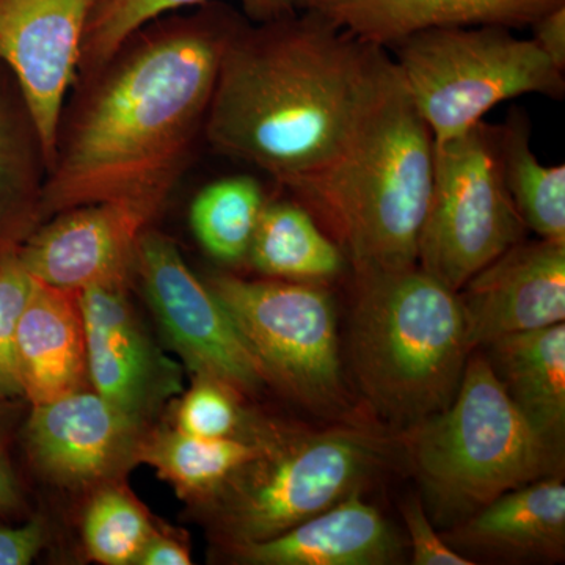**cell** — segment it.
Here are the masks:
<instances>
[{"label": "cell", "instance_id": "6da1fadb", "mask_svg": "<svg viewBox=\"0 0 565 565\" xmlns=\"http://www.w3.org/2000/svg\"><path fill=\"white\" fill-rule=\"evenodd\" d=\"M392 62L305 11L237 28L204 120L207 140L294 192L341 158Z\"/></svg>", "mask_w": 565, "mask_h": 565}, {"label": "cell", "instance_id": "7a4b0ae2", "mask_svg": "<svg viewBox=\"0 0 565 565\" xmlns=\"http://www.w3.org/2000/svg\"><path fill=\"white\" fill-rule=\"evenodd\" d=\"M237 25L192 22L159 33L110 70L82 110L35 204L43 218L92 203L158 215L204 126L223 51Z\"/></svg>", "mask_w": 565, "mask_h": 565}, {"label": "cell", "instance_id": "3957f363", "mask_svg": "<svg viewBox=\"0 0 565 565\" xmlns=\"http://www.w3.org/2000/svg\"><path fill=\"white\" fill-rule=\"evenodd\" d=\"M434 182V139L392 62L341 158L294 193L329 225L353 273L418 262Z\"/></svg>", "mask_w": 565, "mask_h": 565}, {"label": "cell", "instance_id": "277c9868", "mask_svg": "<svg viewBox=\"0 0 565 565\" xmlns=\"http://www.w3.org/2000/svg\"><path fill=\"white\" fill-rule=\"evenodd\" d=\"M459 296L418 266L355 274L352 375L367 405L405 427L455 399L468 356Z\"/></svg>", "mask_w": 565, "mask_h": 565}, {"label": "cell", "instance_id": "5b68a950", "mask_svg": "<svg viewBox=\"0 0 565 565\" xmlns=\"http://www.w3.org/2000/svg\"><path fill=\"white\" fill-rule=\"evenodd\" d=\"M403 445L427 503L452 523L557 475L563 462L505 394L487 356L473 352L451 404L405 427Z\"/></svg>", "mask_w": 565, "mask_h": 565}, {"label": "cell", "instance_id": "8992f818", "mask_svg": "<svg viewBox=\"0 0 565 565\" xmlns=\"http://www.w3.org/2000/svg\"><path fill=\"white\" fill-rule=\"evenodd\" d=\"M255 456L196 504L212 533L230 546L277 537L332 508L373 476L385 444L355 426L297 430L253 418Z\"/></svg>", "mask_w": 565, "mask_h": 565}, {"label": "cell", "instance_id": "52a82bcc", "mask_svg": "<svg viewBox=\"0 0 565 565\" xmlns=\"http://www.w3.org/2000/svg\"><path fill=\"white\" fill-rule=\"evenodd\" d=\"M388 51L434 143L463 136L509 99L565 93L564 71L533 39L500 25L430 29Z\"/></svg>", "mask_w": 565, "mask_h": 565}, {"label": "cell", "instance_id": "ba28073f", "mask_svg": "<svg viewBox=\"0 0 565 565\" xmlns=\"http://www.w3.org/2000/svg\"><path fill=\"white\" fill-rule=\"evenodd\" d=\"M206 285L262 364L267 384L315 414H351L337 307L323 282L214 275Z\"/></svg>", "mask_w": 565, "mask_h": 565}, {"label": "cell", "instance_id": "9c48e42d", "mask_svg": "<svg viewBox=\"0 0 565 565\" xmlns=\"http://www.w3.org/2000/svg\"><path fill=\"white\" fill-rule=\"evenodd\" d=\"M525 223L505 188L498 126L481 121L434 143V182L416 266L459 291L523 241Z\"/></svg>", "mask_w": 565, "mask_h": 565}, {"label": "cell", "instance_id": "30bf717a", "mask_svg": "<svg viewBox=\"0 0 565 565\" xmlns=\"http://www.w3.org/2000/svg\"><path fill=\"white\" fill-rule=\"evenodd\" d=\"M134 270L163 337L195 375L215 379L239 394H255L267 384L221 302L189 269L177 244L145 230L137 244Z\"/></svg>", "mask_w": 565, "mask_h": 565}, {"label": "cell", "instance_id": "8fae6325", "mask_svg": "<svg viewBox=\"0 0 565 565\" xmlns=\"http://www.w3.org/2000/svg\"><path fill=\"white\" fill-rule=\"evenodd\" d=\"M148 430L145 419L93 390H81L51 403L31 405L18 438L41 478L77 490L121 481L140 463Z\"/></svg>", "mask_w": 565, "mask_h": 565}, {"label": "cell", "instance_id": "7c38bea8", "mask_svg": "<svg viewBox=\"0 0 565 565\" xmlns=\"http://www.w3.org/2000/svg\"><path fill=\"white\" fill-rule=\"evenodd\" d=\"M99 0H0V65L13 73L47 169L62 107Z\"/></svg>", "mask_w": 565, "mask_h": 565}, {"label": "cell", "instance_id": "4fadbf2b", "mask_svg": "<svg viewBox=\"0 0 565 565\" xmlns=\"http://www.w3.org/2000/svg\"><path fill=\"white\" fill-rule=\"evenodd\" d=\"M55 215L29 233L18 256L33 280L73 292L126 285L140 236L156 217L128 203L82 204Z\"/></svg>", "mask_w": 565, "mask_h": 565}, {"label": "cell", "instance_id": "5bb4252c", "mask_svg": "<svg viewBox=\"0 0 565 565\" xmlns=\"http://www.w3.org/2000/svg\"><path fill=\"white\" fill-rule=\"evenodd\" d=\"M79 305L93 392L150 422L169 397L181 392L180 366L151 343L122 282L82 289Z\"/></svg>", "mask_w": 565, "mask_h": 565}, {"label": "cell", "instance_id": "9a60e30c", "mask_svg": "<svg viewBox=\"0 0 565 565\" xmlns=\"http://www.w3.org/2000/svg\"><path fill=\"white\" fill-rule=\"evenodd\" d=\"M471 352L565 321V244L512 245L457 291Z\"/></svg>", "mask_w": 565, "mask_h": 565}, {"label": "cell", "instance_id": "2e32d148", "mask_svg": "<svg viewBox=\"0 0 565 565\" xmlns=\"http://www.w3.org/2000/svg\"><path fill=\"white\" fill-rule=\"evenodd\" d=\"M565 0H296V10L316 14L382 50L415 33L441 28L533 24Z\"/></svg>", "mask_w": 565, "mask_h": 565}, {"label": "cell", "instance_id": "e0dca14e", "mask_svg": "<svg viewBox=\"0 0 565 565\" xmlns=\"http://www.w3.org/2000/svg\"><path fill=\"white\" fill-rule=\"evenodd\" d=\"M232 552L234 559L253 565H388L399 563L403 545L385 516L355 490L277 537Z\"/></svg>", "mask_w": 565, "mask_h": 565}, {"label": "cell", "instance_id": "ac0fdd59", "mask_svg": "<svg viewBox=\"0 0 565 565\" xmlns=\"http://www.w3.org/2000/svg\"><path fill=\"white\" fill-rule=\"evenodd\" d=\"M448 544L494 559L563 561L565 486L559 476L509 490L455 523Z\"/></svg>", "mask_w": 565, "mask_h": 565}, {"label": "cell", "instance_id": "d6986e66", "mask_svg": "<svg viewBox=\"0 0 565 565\" xmlns=\"http://www.w3.org/2000/svg\"><path fill=\"white\" fill-rule=\"evenodd\" d=\"M17 362L22 396L31 405L85 390L88 364L79 292L33 280L18 326Z\"/></svg>", "mask_w": 565, "mask_h": 565}, {"label": "cell", "instance_id": "ffe728a7", "mask_svg": "<svg viewBox=\"0 0 565 565\" xmlns=\"http://www.w3.org/2000/svg\"><path fill=\"white\" fill-rule=\"evenodd\" d=\"M487 360L531 427L563 455L565 323L512 333L487 345Z\"/></svg>", "mask_w": 565, "mask_h": 565}, {"label": "cell", "instance_id": "44dd1931", "mask_svg": "<svg viewBox=\"0 0 565 565\" xmlns=\"http://www.w3.org/2000/svg\"><path fill=\"white\" fill-rule=\"evenodd\" d=\"M344 252L300 204H264L247 259L259 274L289 281L326 282L344 269Z\"/></svg>", "mask_w": 565, "mask_h": 565}, {"label": "cell", "instance_id": "7402d4cb", "mask_svg": "<svg viewBox=\"0 0 565 565\" xmlns=\"http://www.w3.org/2000/svg\"><path fill=\"white\" fill-rule=\"evenodd\" d=\"M255 438H206L174 427L148 430L140 463L150 465L178 497L196 505L207 500L245 462L255 456Z\"/></svg>", "mask_w": 565, "mask_h": 565}, {"label": "cell", "instance_id": "603a6c76", "mask_svg": "<svg viewBox=\"0 0 565 565\" xmlns=\"http://www.w3.org/2000/svg\"><path fill=\"white\" fill-rule=\"evenodd\" d=\"M505 188L526 228L539 239L565 244V167L545 166L531 150V125L525 111L512 110L498 126Z\"/></svg>", "mask_w": 565, "mask_h": 565}, {"label": "cell", "instance_id": "cb8c5ba5", "mask_svg": "<svg viewBox=\"0 0 565 565\" xmlns=\"http://www.w3.org/2000/svg\"><path fill=\"white\" fill-rule=\"evenodd\" d=\"M266 204L250 177L223 178L206 185L191 204L192 232L212 258L225 264L247 259L253 234Z\"/></svg>", "mask_w": 565, "mask_h": 565}, {"label": "cell", "instance_id": "d4e9b609", "mask_svg": "<svg viewBox=\"0 0 565 565\" xmlns=\"http://www.w3.org/2000/svg\"><path fill=\"white\" fill-rule=\"evenodd\" d=\"M156 527L150 512L121 479L93 489L82 520V537L96 563L136 565Z\"/></svg>", "mask_w": 565, "mask_h": 565}, {"label": "cell", "instance_id": "484cf974", "mask_svg": "<svg viewBox=\"0 0 565 565\" xmlns=\"http://www.w3.org/2000/svg\"><path fill=\"white\" fill-rule=\"evenodd\" d=\"M35 204L24 145L0 84V253L35 230Z\"/></svg>", "mask_w": 565, "mask_h": 565}, {"label": "cell", "instance_id": "4316f807", "mask_svg": "<svg viewBox=\"0 0 565 565\" xmlns=\"http://www.w3.org/2000/svg\"><path fill=\"white\" fill-rule=\"evenodd\" d=\"M202 2L204 0H99L82 46L85 65L106 66L145 24L169 11Z\"/></svg>", "mask_w": 565, "mask_h": 565}, {"label": "cell", "instance_id": "83f0119b", "mask_svg": "<svg viewBox=\"0 0 565 565\" xmlns=\"http://www.w3.org/2000/svg\"><path fill=\"white\" fill-rule=\"evenodd\" d=\"M236 390L195 375L177 411L178 429L206 438H247L253 416L245 414Z\"/></svg>", "mask_w": 565, "mask_h": 565}, {"label": "cell", "instance_id": "f1b7e54d", "mask_svg": "<svg viewBox=\"0 0 565 565\" xmlns=\"http://www.w3.org/2000/svg\"><path fill=\"white\" fill-rule=\"evenodd\" d=\"M33 278L17 247L0 253V401L24 399L18 374L17 332L31 297Z\"/></svg>", "mask_w": 565, "mask_h": 565}, {"label": "cell", "instance_id": "f546056e", "mask_svg": "<svg viewBox=\"0 0 565 565\" xmlns=\"http://www.w3.org/2000/svg\"><path fill=\"white\" fill-rule=\"evenodd\" d=\"M21 401H0V519H14L28 511L24 487L13 463Z\"/></svg>", "mask_w": 565, "mask_h": 565}, {"label": "cell", "instance_id": "4dcf8cb0", "mask_svg": "<svg viewBox=\"0 0 565 565\" xmlns=\"http://www.w3.org/2000/svg\"><path fill=\"white\" fill-rule=\"evenodd\" d=\"M403 519L411 535L412 564L415 565H473L475 561L456 552L446 539L435 533L430 516L418 498L403 503Z\"/></svg>", "mask_w": 565, "mask_h": 565}, {"label": "cell", "instance_id": "1f68e13d", "mask_svg": "<svg viewBox=\"0 0 565 565\" xmlns=\"http://www.w3.org/2000/svg\"><path fill=\"white\" fill-rule=\"evenodd\" d=\"M50 541V526L41 515L13 526L0 519V565H29Z\"/></svg>", "mask_w": 565, "mask_h": 565}, {"label": "cell", "instance_id": "d6a6232c", "mask_svg": "<svg viewBox=\"0 0 565 565\" xmlns=\"http://www.w3.org/2000/svg\"><path fill=\"white\" fill-rule=\"evenodd\" d=\"M192 564L191 546L180 534L156 527L141 548L136 565H189Z\"/></svg>", "mask_w": 565, "mask_h": 565}, {"label": "cell", "instance_id": "836d02e7", "mask_svg": "<svg viewBox=\"0 0 565 565\" xmlns=\"http://www.w3.org/2000/svg\"><path fill=\"white\" fill-rule=\"evenodd\" d=\"M533 41L557 68L565 71V3L546 11L530 25Z\"/></svg>", "mask_w": 565, "mask_h": 565}, {"label": "cell", "instance_id": "e575fe53", "mask_svg": "<svg viewBox=\"0 0 565 565\" xmlns=\"http://www.w3.org/2000/svg\"><path fill=\"white\" fill-rule=\"evenodd\" d=\"M245 13L256 22H269L289 17L296 11V0H243Z\"/></svg>", "mask_w": 565, "mask_h": 565}]
</instances>
